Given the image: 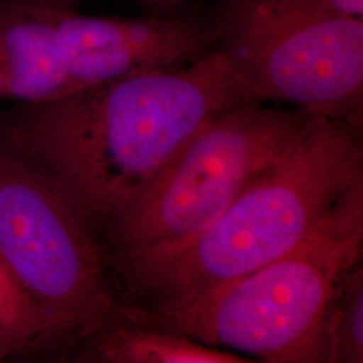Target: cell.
<instances>
[{
	"label": "cell",
	"instance_id": "11",
	"mask_svg": "<svg viewBox=\"0 0 363 363\" xmlns=\"http://www.w3.org/2000/svg\"><path fill=\"white\" fill-rule=\"evenodd\" d=\"M330 13L363 19V0H311Z\"/></svg>",
	"mask_w": 363,
	"mask_h": 363
},
{
	"label": "cell",
	"instance_id": "1",
	"mask_svg": "<svg viewBox=\"0 0 363 363\" xmlns=\"http://www.w3.org/2000/svg\"><path fill=\"white\" fill-rule=\"evenodd\" d=\"M259 103L218 49L40 104L0 109V138L46 171L99 244L198 128Z\"/></svg>",
	"mask_w": 363,
	"mask_h": 363
},
{
	"label": "cell",
	"instance_id": "8",
	"mask_svg": "<svg viewBox=\"0 0 363 363\" xmlns=\"http://www.w3.org/2000/svg\"><path fill=\"white\" fill-rule=\"evenodd\" d=\"M66 358L89 363L253 362L241 354L206 346L159 325L123 298L104 325L78 340Z\"/></svg>",
	"mask_w": 363,
	"mask_h": 363
},
{
	"label": "cell",
	"instance_id": "10",
	"mask_svg": "<svg viewBox=\"0 0 363 363\" xmlns=\"http://www.w3.org/2000/svg\"><path fill=\"white\" fill-rule=\"evenodd\" d=\"M325 363L363 362V264L337 286L325 320Z\"/></svg>",
	"mask_w": 363,
	"mask_h": 363
},
{
	"label": "cell",
	"instance_id": "2",
	"mask_svg": "<svg viewBox=\"0 0 363 363\" xmlns=\"http://www.w3.org/2000/svg\"><path fill=\"white\" fill-rule=\"evenodd\" d=\"M362 181L361 130L311 115L289 152L249 182L208 229L181 247L108 268L124 301L179 310L298 247Z\"/></svg>",
	"mask_w": 363,
	"mask_h": 363
},
{
	"label": "cell",
	"instance_id": "3",
	"mask_svg": "<svg viewBox=\"0 0 363 363\" xmlns=\"http://www.w3.org/2000/svg\"><path fill=\"white\" fill-rule=\"evenodd\" d=\"M362 255L363 181L284 256L187 307L140 308L156 323L206 346L262 362L325 363V315Z\"/></svg>",
	"mask_w": 363,
	"mask_h": 363
},
{
	"label": "cell",
	"instance_id": "5",
	"mask_svg": "<svg viewBox=\"0 0 363 363\" xmlns=\"http://www.w3.org/2000/svg\"><path fill=\"white\" fill-rule=\"evenodd\" d=\"M0 261L70 349L121 301L86 220L52 177L0 138Z\"/></svg>",
	"mask_w": 363,
	"mask_h": 363
},
{
	"label": "cell",
	"instance_id": "12",
	"mask_svg": "<svg viewBox=\"0 0 363 363\" xmlns=\"http://www.w3.org/2000/svg\"><path fill=\"white\" fill-rule=\"evenodd\" d=\"M30 4L37 6H48V7H61V9H72V6L78 0H19Z\"/></svg>",
	"mask_w": 363,
	"mask_h": 363
},
{
	"label": "cell",
	"instance_id": "13",
	"mask_svg": "<svg viewBox=\"0 0 363 363\" xmlns=\"http://www.w3.org/2000/svg\"><path fill=\"white\" fill-rule=\"evenodd\" d=\"M145 1L154 4L156 7H162V9H163V7H174V6H178L179 3L184 1V0H145Z\"/></svg>",
	"mask_w": 363,
	"mask_h": 363
},
{
	"label": "cell",
	"instance_id": "7",
	"mask_svg": "<svg viewBox=\"0 0 363 363\" xmlns=\"http://www.w3.org/2000/svg\"><path fill=\"white\" fill-rule=\"evenodd\" d=\"M54 19L74 93L138 72L189 65L211 50L208 33L181 18H104L57 9Z\"/></svg>",
	"mask_w": 363,
	"mask_h": 363
},
{
	"label": "cell",
	"instance_id": "4",
	"mask_svg": "<svg viewBox=\"0 0 363 363\" xmlns=\"http://www.w3.org/2000/svg\"><path fill=\"white\" fill-rule=\"evenodd\" d=\"M312 113L238 105L208 118L100 241L106 264L181 247L296 144Z\"/></svg>",
	"mask_w": 363,
	"mask_h": 363
},
{
	"label": "cell",
	"instance_id": "6",
	"mask_svg": "<svg viewBox=\"0 0 363 363\" xmlns=\"http://www.w3.org/2000/svg\"><path fill=\"white\" fill-rule=\"evenodd\" d=\"M220 49L255 99L361 130L363 19L311 0H229Z\"/></svg>",
	"mask_w": 363,
	"mask_h": 363
},
{
	"label": "cell",
	"instance_id": "9",
	"mask_svg": "<svg viewBox=\"0 0 363 363\" xmlns=\"http://www.w3.org/2000/svg\"><path fill=\"white\" fill-rule=\"evenodd\" d=\"M64 354V340L49 315L0 261V361Z\"/></svg>",
	"mask_w": 363,
	"mask_h": 363
}]
</instances>
